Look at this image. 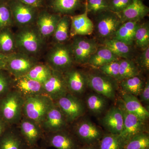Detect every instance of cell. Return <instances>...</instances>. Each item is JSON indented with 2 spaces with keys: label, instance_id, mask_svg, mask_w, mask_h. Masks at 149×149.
<instances>
[{
  "label": "cell",
  "instance_id": "f1b7e54d",
  "mask_svg": "<svg viewBox=\"0 0 149 149\" xmlns=\"http://www.w3.org/2000/svg\"><path fill=\"white\" fill-rule=\"evenodd\" d=\"M70 19L68 15H64L60 19L53 35L54 43H65L70 37Z\"/></svg>",
  "mask_w": 149,
  "mask_h": 149
},
{
  "label": "cell",
  "instance_id": "277c9868",
  "mask_svg": "<svg viewBox=\"0 0 149 149\" xmlns=\"http://www.w3.org/2000/svg\"><path fill=\"white\" fill-rule=\"evenodd\" d=\"M54 103L53 101L45 95L25 98L23 105V116L40 125Z\"/></svg>",
  "mask_w": 149,
  "mask_h": 149
},
{
  "label": "cell",
  "instance_id": "6da1fadb",
  "mask_svg": "<svg viewBox=\"0 0 149 149\" xmlns=\"http://www.w3.org/2000/svg\"><path fill=\"white\" fill-rule=\"evenodd\" d=\"M15 35L17 51L35 57L42 52L46 42L35 24L18 28Z\"/></svg>",
  "mask_w": 149,
  "mask_h": 149
},
{
  "label": "cell",
  "instance_id": "7c38bea8",
  "mask_svg": "<svg viewBox=\"0 0 149 149\" xmlns=\"http://www.w3.org/2000/svg\"><path fill=\"white\" fill-rule=\"evenodd\" d=\"M74 37L70 45L74 61L80 64H85L97 49V44L93 40Z\"/></svg>",
  "mask_w": 149,
  "mask_h": 149
},
{
  "label": "cell",
  "instance_id": "836d02e7",
  "mask_svg": "<svg viewBox=\"0 0 149 149\" xmlns=\"http://www.w3.org/2000/svg\"><path fill=\"white\" fill-rule=\"evenodd\" d=\"M125 142L120 135L109 134L103 136L98 149H123Z\"/></svg>",
  "mask_w": 149,
  "mask_h": 149
},
{
  "label": "cell",
  "instance_id": "e575fe53",
  "mask_svg": "<svg viewBox=\"0 0 149 149\" xmlns=\"http://www.w3.org/2000/svg\"><path fill=\"white\" fill-rule=\"evenodd\" d=\"M139 70L134 62L129 59L120 60L118 81L139 75Z\"/></svg>",
  "mask_w": 149,
  "mask_h": 149
},
{
  "label": "cell",
  "instance_id": "9a60e30c",
  "mask_svg": "<svg viewBox=\"0 0 149 149\" xmlns=\"http://www.w3.org/2000/svg\"><path fill=\"white\" fill-rule=\"evenodd\" d=\"M99 14L97 24L98 33L102 38H110L122 24V22L116 14L109 10Z\"/></svg>",
  "mask_w": 149,
  "mask_h": 149
},
{
  "label": "cell",
  "instance_id": "7dc6e473",
  "mask_svg": "<svg viewBox=\"0 0 149 149\" xmlns=\"http://www.w3.org/2000/svg\"><path fill=\"white\" fill-rule=\"evenodd\" d=\"M6 56L0 53V70L5 69Z\"/></svg>",
  "mask_w": 149,
  "mask_h": 149
},
{
  "label": "cell",
  "instance_id": "83f0119b",
  "mask_svg": "<svg viewBox=\"0 0 149 149\" xmlns=\"http://www.w3.org/2000/svg\"><path fill=\"white\" fill-rule=\"evenodd\" d=\"M119 58L114 55L107 48H100L94 53L90 57L88 63L95 67H100L103 65L118 60Z\"/></svg>",
  "mask_w": 149,
  "mask_h": 149
},
{
  "label": "cell",
  "instance_id": "9c48e42d",
  "mask_svg": "<svg viewBox=\"0 0 149 149\" xmlns=\"http://www.w3.org/2000/svg\"><path fill=\"white\" fill-rule=\"evenodd\" d=\"M43 87L45 95L54 102L69 93L63 73L54 70Z\"/></svg>",
  "mask_w": 149,
  "mask_h": 149
},
{
  "label": "cell",
  "instance_id": "2e32d148",
  "mask_svg": "<svg viewBox=\"0 0 149 149\" xmlns=\"http://www.w3.org/2000/svg\"><path fill=\"white\" fill-rule=\"evenodd\" d=\"M61 17V15L52 13L45 10L39 11L35 25L46 42L52 37L56 26Z\"/></svg>",
  "mask_w": 149,
  "mask_h": 149
},
{
  "label": "cell",
  "instance_id": "60d3db41",
  "mask_svg": "<svg viewBox=\"0 0 149 149\" xmlns=\"http://www.w3.org/2000/svg\"><path fill=\"white\" fill-rule=\"evenodd\" d=\"M120 60L115 61L99 68L102 72L113 79L118 80L119 76Z\"/></svg>",
  "mask_w": 149,
  "mask_h": 149
},
{
  "label": "cell",
  "instance_id": "c3c4849f",
  "mask_svg": "<svg viewBox=\"0 0 149 149\" xmlns=\"http://www.w3.org/2000/svg\"><path fill=\"white\" fill-rule=\"evenodd\" d=\"M76 149H97L94 146V145H86V146Z\"/></svg>",
  "mask_w": 149,
  "mask_h": 149
},
{
  "label": "cell",
  "instance_id": "d4e9b609",
  "mask_svg": "<svg viewBox=\"0 0 149 149\" xmlns=\"http://www.w3.org/2000/svg\"><path fill=\"white\" fill-rule=\"evenodd\" d=\"M140 20H132L122 23L116 32L112 39L119 40L130 46L134 41L135 34L140 24Z\"/></svg>",
  "mask_w": 149,
  "mask_h": 149
},
{
  "label": "cell",
  "instance_id": "f35d334b",
  "mask_svg": "<svg viewBox=\"0 0 149 149\" xmlns=\"http://www.w3.org/2000/svg\"><path fill=\"white\" fill-rule=\"evenodd\" d=\"M13 77L5 69L0 70V98L13 89Z\"/></svg>",
  "mask_w": 149,
  "mask_h": 149
},
{
  "label": "cell",
  "instance_id": "4fadbf2b",
  "mask_svg": "<svg viewBox=\"0 0 149 149\" xmlns=\"http://www.w3.org/2000/svg\"><path fill=\"white\" fill-rule=\"evenodd\" d=\"M18 130L27 146H37L38 142L43 139L45 133L37 123L23 116L19 123Z\"/></svg>",
  "mask_w": 149,
  "mask_h": 149
},
{
  "label": "cell",
  "instance_id": "44dd1931",
  "mask_svg": "<svg viewBox=\"0 0 149 149\" xmlns=\"http://www.w3.org/2000/svg\"><path fill=\"white\" fill-rule=\"evenodd\" d=\"M102 123L110 133L120 135L123 126V114L120 107L110 109L102 118Z\"/></svg>",
  "mask_w": 149,
  "mask_h": 149
},
{
  "label": "cell",
  "instance_id": "f546056e",
  "mask_svg": "<svg viewBox=\"0 0 149 149\" xmlns=\"http://www.w3.org/2000/svg\"><path fill=\"white\" fill-rule=\"evenodd\" d=\"M53 71V70L47 63L39 62L25 76L43 84L50 77Z\"/></svg>",
  "mask_w": 149,
  "mask_h": 149
},
{
  "label": "cell",
  "instance_id": "7a4b0ae2",
  "mask_svg": "<svg viewBox=\"0 0 149 149\" xmlns=\"http://www.w3.org/2000/svg\"><path fill=\"white\" fill-rule=\"evenodd\" d=\"M24 98L12 89L0 98V117L9 126L18 124L23 117Z\"/></svg>",
  "mask_w": 149,
  "mask_h": 149
},
{
  "label": "cell",
  "instance_id": "ee69618b",
  "mask_svg": "<svg viewBox=\"0 0 149 149\" xmlns=\"http://www.w3.org/2000/svg\"><path fill=\"white\" fill-rule=\"evenodd\" d=\"M141 64L144 69L148 70L149 69V47L144 49L141 57Z\"/></svg>",
  "mask_w": 149,
  "mask_h": 149
},
{
  "label": "cell",
  "instance_id": "4dcf8cb0",
  "mask_svg": "<svg viewBox=\"0 0 149 149\" xmlns=\"http://www.w3.org/2000/svg\"><path fill=\"white\" fill-rule=\"evenodd\" d=\"M86 103L89 110L95 115L102 114L107 106L106 98L97 93L88 95Z\"/></svg>",
  "mask_w": 149,
  "mask_h": 149
},
{
  "label": "cell",
  "instance_id": "1f68e13d",
  "mask_svg": "<svg viewBox=\"0 0 149 149\" xmlns=\"http://www.w3.org/2000/svg\"><path fill=\"white\" fill-rule=\"evenodd\" d=\"M120 87L122 92L137 97L143 88L144 83L139 75L121 80Z\"/></svg>",
  "mask_w": 149,
  "mask_h": 149
},
{
  "label": "cell",
  "instance_id": "e0dca14e",
  "mask_svg": "<svg viewBox=\"0 0 149 149\" xmlns=\"http://www.w3.org/2000/svg\"><path fill=\"white\" fill-rule=\"evenodd\" d=\"M43 139L48 146L57 149H76L77 145L74 136L66 130L45 133Z\"/></svg>",
  "mask_w": 149,
  "mask_h": 149
},
{
  "label": "cell",
  "instance_id": "8fae6325",
  "mask_svg": "<svg viewBox=\"0 0 149 149\" xmlns=\"http://www.w3.org/2000/svg\"><path fill=\"white\" fill-rule=\"evenodd\" d=\"M68 123L62 112L54 103L40 124L45 133L66 130Z\"/></svg>",
  "mask_w": 149,
  "mask_h": 149
},
{
  "label": "cell",
  "instance_id": "ba28073f",
  "mask_svg": "<svg viewBox=\"0 0 149 149\" xmlns=\"http://www.w3.org/2000/svg\"><path fill=\"white\" fill-rule=\"evenodd\" d=\"M73 130L76 138L86 145H94L103 136L101 129L88 119L78 121L74 125Z\"/></svg>",
  "mask_w": 149,
  "mask_h": 149
},
{
  "label": "cell",
  "instance_id": "484cf974",
  "mask_svg": "<svg viewBox=\"0 0 149 149\" xmlns=\"http://www.w3.org/2000/svg\"><path fill=\"white\" fill-rule=\"evenodd\" d=\"M17 52L15 33L11 27L0 31V53L5 56Z\"/></svg>",
  "mask_w": 149,
  "mask_h": 149
},
{
  "label": "cell",
  "instance_id": "f6af8a7d",
  "mask_svg": "<svg viewBox=\"0 0 149 149\" xmlns=\"http://www.w3.org/2000/svg\"><path fill=\"white\" fill-rule=\"evenodd\" d=\"M27 5L31 6L37 9L43 6L44 0H18Z\"/></svg>",
  "mask_w": 149,
  "mask_h": 149
},
{
  "label": "cell",
  "instance_id": "ac0fdd59",
  "mask_svg": "<svg viewBox=\"0 0 149 149\" xmlns=\"http://www.w3.org/2000/svg\"><path fill=\"white\" fill-rule=\"evenodd\" d=\"M13 89L21 94L24 98L45 95L43 84L26 76L13 78Z\"/></svg>",
  "mask_w": 149,
  "mask_h": 149
},
{
  "label": "cell",
  "instance_id": "cb8c5ba5",
  "mask_svg": "<svg viewBox=\"0 0 149 149\" xmlns=\"http://www.w3.org/2000/svg\"><path fill=\"white\" fill-rule=\"evenodd\" d=\"M29 148L19 130L10 126L0 138V149H26Z\"/></svg>",
  "mask_w": 149,
  "mask_h": 149
},
{
  "label": "cell",
  "instance_id": "d6a6232c",
  "mask_svg": "<svg viewBox=\"0 0 149 149\" xmlns=\"http://www.w3.org/2000/svg\"><path fill=\"white\" fill-rule=\"evenodd\" d=\"M104 47L111 51L118 58L128 59L131 49L130 46L125 43L115 39H108L104 42Z\"/></svg>",
  "mask_w": 149,
  "mask_h": 149
},
{
  "label": "cell",
  "instance_id": "52a82bcc",
  "mask_svg": "<svg viewBox=\"0 0 149 149\" xmlns=\"http://www.w3.org/2000/svg\"><path fill=\"white\" fill-rule=\"evenodd\" d=\"M64 114L67 121L72 123L85 113L84 104L77 96L68 93L54 102Z\"/></svg>",
  "mask_w": 149,
  "mask_h": 149
},
{
  "label": "cell",
  "instance_id": "d6986e66",
  "mask_svg": "<svg viewBox=\"0 0 149 149\" xmlns=\"http://www.w3.org/2000/svg\"><path fill=\"white\" fill-rule=\"evenodd\" d=\"M85 7V12L81 14L70 16V37L90 35L94 30V24L88 16Z\"/></svg>",
  "mask_w": 149,
  "mask_h": 149
},
{
  "label": "cell",
  "instance_id": "ab89813d",
  "mask_svg": "<svg viewBox=\"0 0 149 149\" xmlns=\"http://www.w3.org/2000/svg\"><path fill=\"white\" fill-rule=\"evenodd\" d=\"M85 7L88 12L100 13L109 10V1L107 0H86Z\"/></svg>",
  "mask_w": 149,
  "mask_h": 149
},
{
  "label": "cell",
  "instance_id": "603a6c76",
  "mask_svg": "<svg viewBox=\"0 0 149 149\" xmlns=\"http://www.w3.org/2000/svg\"><path fill=\"white\" fill-rule=\"evenodd\" d=\"M121 102L127 111L135 115L141 120L146 122L148 119V111L143 106L137 97L122 92Z\"/></svg>",
  "mask_w": 149,
  "mask_h": 149
},
{
  "label": "cell",
  "instance_id": "d590c367",
  "mask_svg": "<svg viewBox=\"0 0 149 149\" xmlns=\"http://www.w3.org/2000/svg\"><path fill=\"white\" fill-rule=\"evenodd\" d=\"M13 20L8 0H0V31L13 26Z\"/></svg>",
  "mask_w": 149,
  "mask_h": 149
},
{
  "label": "cell",
  "instance_id": "b9f144b4",
  "mask_svg": "<svg viewBox=\"0 0 149 149\" xmlns=\"http://www.w3.org/2000/svg\"><path fill=\"white\" fill-rule=\"evenodd\" d=\"M132 0H110L109 1V10L115 13H119L125 9Z\"/></svg>",
  "mask_w": 149,
  "mask_h": 149
},
{
  "label": "cell",
  "instance_id": "7402d4cb",
  "mask_svg": "<svg viewBox=\"0 0 149 149\" xmlns=\"http://www.w3.org/2000/svg\"><path fill=\"white\" fill-rule=\"evenodd\" d=\"M149 8L142 0H132L131 3L122 11L116 13L122 23L132 20H140L149 13Z\"/></svg>",
  "mask_w": 149,
  "mask_h": 149
},
{
  "label": "cell",
  "instance_id": "681fc988",
  "mask_svg": "<svg viewBox=\"0 0 149 149\" xmlns=\"http://www.w3.org/2000/svg\"><path fill=\"white\" fill-rule=\"evenodd\" d=\"M26 149H45L43 148H41V147L38 146H35L34 147H32V148H28Z\"/></svg>",
  "mask_w": 149,
  "mask_h": 149
},
{
  "label": "cell",
  "instance_id": "74e56055",
  "mask_svg": "<svg viewBox=\"0 0 149 149\" xmlns=\"http://www.w3.org/2000/svg\"><path fill=\"white\" fill-rule=\"evenodd\" d=\"M134 41L137 46L145 49L149 47V28L148 24H140L135 34Z\"/></svg>",
  "mask_w": 149,
  "mask_h": 149
},
{
  "label": "cell",
  "instance_id": "bcb514c9",
  "mask_svg": "<svg viewBox=\"0 0 149 149\" xmlns=\"http://www.w3.org/2000/svg\"><path fill=\"white\" fill-rule=\"evenodd\" d=\"M9 126L0 117V138Z\"/></svg>",
  "mask_w": 149,
  "mask_h": 149
},
{
  "label": "cell",
  "instance_id": "5bb4252c",
  "mask_svg": "<svg viewBox=\"0 0 149 149\" xmlns=\"http://www.w3.org/2000/svg\"><path fill=\"white\" fill-rule=\"evenodd\" d=\"M119 107L123 116V129L120 136L125 144L134 136L145 132V122L136 115L125 109L120 102Z\"/></svg>",
  "mask_w": 149,
  "mask_h": 149
},
{
  "label": "cell",
  "instance_id": "4316f807",
  "mask_svg": "<svg viewBox=\"0 0 149 149\" xmlns=\"http://www.w3.org/2000/svg\"><path fill=\"white\" fill-rule=\"evenodd\" d=\"M81 3V0H50V7L54 13L68 15L78 9Z\"/></svg>",
  "mask_w": 149,
  "mask_h": 149
},
{
  "label": "cell",
  "instance_id": "8d00e7d4",
  "mask_svg": "<svg viewBox=\"0 0 149 149\" xmlns=\"http://www.w3.org/2000/svg\"><path fill=\"white\" fill-rule=\"evenodd\" d=\"M149 148V137L146 133H141L127 141L123 149H148Z\"/></svg>",
  "mask_w": 149,
  "mask_h": 149
},
{
  "label": "cell",
  "instance_id": "f907efd6",
  "mask_svg": "<svg viewBox=\"0 0 149 149\" xmlns=\"http://www.w3.org/2000/svg\"></svg>",
  "mask_w": 149,
  "mask_h": 149
},
{
  "label": "cell",
  "instance_id": "ffe728a7",
  "mask_svg": "<svg viewBox=\"0 0 149 149\" xmlns=\"http://www.w3.org/2000/svg\"><path fill=\"white\" fill-rule=\"evenodd\" d=\"M63 73L69 93L77 97L84 93L87 86L86 75L72 68Z\"/></svg>",
  "mask_w": 149,
  "mask_h": 149
},
{
  "label": "cell",
  "instance_id": "7bdbcfd3",
  "mask_svg": "<svg viewBox=\"0 0 149 149\" xmlns=\"http://www.w3.org/2000/svg\"><path fill=\"white\" fill-rule=\"evenodd\" d=\"M141 101L145 103L149 104V83L148 80L144 85L143 88L140 95Z\"/></svg>",
  "mask_w": 149,
  "mask_h": 149
},
{
  "label": "cell",
  "instance_id": "3957f363",
  "mask_svg": "<svg viewBox=\"0 0 149 149\" xmlns=\"http://www.w3.org/2000/svg\"><path fill=\"white\" fill-rule=\"evenodd\" d=\"M46 63L53 70L64 73L72 68L74 61L70 45L54 43L46 55Z\"/></svg>",
  "mask_w": 149,
  "mask_h": 149
},
{
  "label": "cell",
  "instance_id": "5b68a950",
  "mask_svg": "<svg viewBox=\"0 0 149 149\" xmlns=\"http://www.w3.org/2000/svg\"><path fill=\"white\" fill-rule=\"evenodd\" d=\"M39 62L37 57L17 52L6 56L5 70L13 78L25 76Z\"/></svg>",
  "mask_w": 149,
  "mask_h": 149
},
{
  "label": "cell",
  "instance_id": "8992f818",
  "mask_svg": "<svg viewBox=\"0 0 149 149\" xmlns=\"http://www.w3.org/2000/svg\"><path fill=\"white\" fill-rule=\"evenodd\" d=\"M13 18V24L18 28L35 24L38 9L33 7L18 0H8Z\"/></svg>",
  "mask_w": 149,
  "mask_h": 149
},
{
  "label": "cell",
  "instance_id": "30bf717a",
  "mask_svg": "<svg viewBox=\"0 0 149 149\" xmlns=\"http://www.w3.org/2000/svg\"><path fill=\"white\" fill-rule=\"evenodd\" d=\"M87 86L97 94L106 98L114 99L116 94V85L109 78L98 74L86 75Z\"/></svg>",
  "mask_w": 149,
  "mask_h": 149
}]
</instances>
